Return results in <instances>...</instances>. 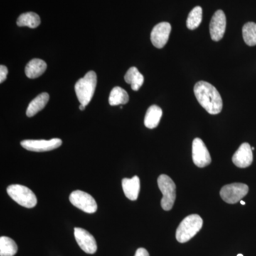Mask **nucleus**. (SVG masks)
<instances>
[{
  "instance_id": "1",
  "label": "nucleus",
  "mask_w": 256,
  "mask_h": 256,
  "mask_svg": "<svg viewBox=\"0 0 256 256\" xmlns=\"http://www.w3.org/2000/svg\"><path fill=\"white\" fill-rule=\"evenodd\" d=\"M195 97L200 105L210 114H217L223 108V100L217 89L210 82H198L194 88Z\"/></svg>"
},
{
  "instance_id": "2",
  "label": "nucleus",
  "mask_w": 256,
  "mask_h": 256,
  "mask_svg": "<svg viewBox=\"0 0 256 256\" xmlns=\"http://www.w3.org/2000/svg\"><path fill=\"white\" fill-rule=\"evenodd\" d=\"M203 226V220L200 216L192 214L184 218L176 232L178 242L184 244L191 240Z\"/></svg>"
},
{
  "instance_id": "3",
  "label": "nucleus",
  "mask_w": 256,
  "mask_h": 256,
  "mask_svg": "<svg viewBox=\"0 0 256 256\" xmlns=\"http://www.w3.org/2000/svg\"><path fill=\"white\" fill-rule=\"evenodd\" d=\"M97 84V76L94 72H89L84 78L79 79L75 86V92L79 102L86 106L92 100Z\"/></svg>"
},
{
  "instance_id": "4",
  "label": "nucleus",
  "mask_w": 256,
  "mask_h": 256,
  "mask_svg": "<svg viewBox=\"0 0 256 256\" xmlns=\"http://www.w3.org/2000/svg\"><path fill=\"white\" fill-rule=\"evenodd\" d=\"M9 196L20 206L31 208L36 206V195L30 188L21 184H12L6 190Z\"/></svg>"
},
{
  "instance_id": "5",
  "label": "nucleus",
  "mask_w": 256,
  "mask_h": 256,
  "mask_svg": "<svg viewBox=\"0 0 256 256\" xmlns=\"http://www.w3.org/2000/svg\"><path fill=\"white\" fill-rule=\"evenodd\" d=\"M158 186L162 194L161 206L164 210H170L176 200V185L173 180L166 174H161L158 178Z\"/></svg>"
},
{
  "instance_id": "6",
  "label": "nucleus",
  "mask_w": 256,
  "mask_h": 256,
  "mask_svg": "<svg viewBox=\"0 0 256 256\" xmlns=\"http://www.w3.org/2000/svg\"><path fill=\"white\" fill-rule=\"evenodd\" d=\"M248 191V186L245 184H230L222 188L220 191V196L224 202L230 204H234L242 201V198L246 196Z\"/></svg>"
},
{
  "instance_id": "7",
  "label": "nucleus",
  "mask_w": 256,
  "mask_h": 256,
  "mask_svg": "<svg viewBox=\"0 0 256 256\" xmlns=\"http://www.w3.org/2000/svg\"><path fill=\"white\" fill-rule=\"evenodd\" d=\"M69 200L74 206L86 213L94 214L97 210V203L94 197L80 190L72 192L69 196Z\"/></svg>"
},
{
  "instance_id": "8",
  "label": "nucleus",
  "mask_w": 256,
  "mask_h": 256,
  "mask_svg": "<svg viewBox=\"0 0 256 256\" xmlns=\"http://www.w3.org/2000/svg\"><path fill=\"white\" fill-rule=\"evenodd\" d=\"M62 144V140L60 138H53L50 140H26L21 142V146L28 151L42 152L53 150L60 148Z\"/></svg>"
},
{
  "instance_id": "9",
  "label": "nucleus",
  "mask_w": 256,
  "mask_h": 256,
  "mask_svg": "<svg viewBox=\"0 0 256 256\" xmlns=\"http://www.w3.org/2000/svg\"><path fill=\"white\" fill-rule=\"evenodd\" d=\"M192 158L198 168H205L212 162L210 152L200 138H195L192 143Z\"/></svg>"
},
{
  "instance_id": "10",
  "label": "nucleus",
  "mask_w": 256,
  "mask_h": 256,
  "mask_svg": "<svg viewBox=\"0 0 256 256\" xmlns=\"http://www.w3.org/2000/svg\"><path fill=\"white\" fill-rule=\"evenodd\" d=\"M226 28V18L222 10H217L212 16L210 25L212 40L218 42L222 40Z\"/></svg>"
},
{
  "instance_id": "11",
  "label": "nucleus",
  "mask_w": 256,
  "mask_h": 256,
  "mask_svg": "<svg viewBox=\"0 0 256 256\" xmlns=\"http://www.w3.org/2000/svg\"><path fill=\"white\" fill-rule=\"evenodd\" d=\"M74 236L79 246L84 252L94 254L97 250V244L94 236L82 228H74Z\"/></svg>"
},
{
  "instance_id": "12",
  "label": "nucleus",
  "mask_w": 256,
  "mask_h": 256,
  "mask_svg": "<svg viewBox=\"0 0 256 256\" xmlns=\"http://www.w3.org/2000/svg\"><path fill=\"white\" fill-rule=\"evenodd\" d=\"M171 24L168 22H160L156 24L151 32V42L156 48H163L169 40Z\"/></svg>"
},
{
  "instance_id": "13",
  "label": "nucleus",
  "mask_w": 256,
  "mask_h": 256,
  "mask_svg": "<svg viewBox=\"0 0 256 256\" xmlns=\"http://www.w3.org/2000/svg\"><path fill=\"white\" fill-rule=\"evenodd\" d=\"M254 160L252 146L247 142L242 143L239 146L232 158V161L239 168H246L250 166Z\"/></svg>"
},
{
  "instance_id": "14",
  "label": "nucleus",
  "mask_w": 256,
  "mask_h": 256,
  "mask_svg": "<svg viewBox=\"0 0 256 256\" xmlns=\"http://www.w3.org/2000/svg\"><path fill=\"white\" fill-rule=\"evenodd\" d=\"M122 190L124 195L128 200L136 201L139 196L140 191V181L138 176L132 178H124L122 181Z\"/></svg>"
},
{
  "instance_id": "15",
  "label": "nucleus",
  "mask_w": 256,
  "mask_h": 256,
  "mask_svg": "<svg viewBox=\"0 0 256 256\" xmlns=\"http://www.w3.org/2000/svg\"><path fill=\"white\" fill-rule=\"evenodd\" d=\"M46 62L38 58H34L26 66L25 74L28 78H36L46 72Z\"/></svg>"
},
{
  "instance_id": "16",
  "label": "nucleus",
  "mask_w": 256,
  "mask_h": 256,
  "mask_svg": "<svg viewBox=\"0 0 256 256\" xmlns=\"http://www.w3.org/2000/svg\"><path fill=\"white\" fill-rule=\"evenodd\" d=\"M50 100V95L47 92H42L30 102L26 110V116L31 118L43 110Z\"/></svg>"
},
{
  "instance_id": "17",
  "label": "nucleus",
  "mask_w": 256,
  "mask_h": 256,
  "mask_svg": "<svg viewBox=\"0 0 256 256\" xmlns=\"http://www.w3.org/2000/svg\"><path fill=\"white\" fill-rule=\"evenodd\" d=\"M162 116V110L161 108L156 105L150 106L146 110L144 117V126L149 129H154L159 124Z\"/></svg>"
},
{
  "instance_id": "18",
  "label": "nucleus",
  "mask_w": 256,
  "mask_h": 256,
  "mask_svg": "<svg viewBox=\"0 0 256 256\" xmlns=\"http://www.w3.org/2000/svg\"><path fill=\"white\" fill-rule=\"evenodd\" d=\"M124 80L127 84H130L133 90L138 92L144 82V76L136 67H131L124 75Z\"/></svg>"
},
{
  "instance_id": "19",
  "label": "nucleus",
  "mask_w": 256,
  "mask_h": 256,
  "mask_svg": "<svg viewBox=\"0 0 256 256\" xmlns=\"http://www.w3.org/2000/svg\"><path fill=\"white\" fill-rule=\"evenodd\" d=\"M41 24V18L40 16L34 12H26L22 14L16 20L18 26H28V28H38Z\"/></svg>"
},
{
  "instance_id": "20",
  "label": "nucleus",
  "mask_w": 256,
  "mask_h": 256,
  "mask_svg": "<svg viewBox=\"0 0 256 256\" xmlns=\"http://www.w3.org/2000/svg\"><path fill=\"white\" fill-rule=\"evenodd\" d=\"M129 101V96L124 88L119 86L114 87L111 90L109 96V104L110 106H116L124 105Z\"/></svg>"
},
{
  "instance_id": "21",
  "label": "nucleus",
  "mask_w": 256,
  "mask_h": 256,
  "mask_svg": "<svg viewBox=\"0 0 256 256\" xmlns=\"http://www.w3.org/2000/svg\"><path fill=\"white\" fill-rule=\"evenodd\" d=\"M18 247L14 240L6 236L0 238V256H14Z\"/></svg>"
},
{
  "instance_id": "22",
  "label": "nucleus",
  "mask_w": 256,
  "mask_h": 256,
  "mask_svg": "<svg viewBox=\"0 0 256 256\" xmlns=\"http://www.w3.org/2000/svg\"><path fill=\"white\" fill-rule=\"evenodd\" d=\"M242 37L244 42L249 46L256 45V23L248 22L242 28Z\"/></svg>"
},
{
  "instance_id": "23",
  "label": "nucleus",
  "mask_w": 256,
  "mask_h": 256,
  "mask_svg": "<svg viewBox=\"0 0 256 256\" xmlns=\"http://www.w3.org/2000/svg\"><path fill=\"white\" fill-rule=\"evenodd\" d=\"M202 8L200 6H196L190 12L186 20V26L188 30H194L198 28L202 21Z\"/></svg>"
},
{
  "instance_id": "24",
  "label": "nucleus",
  "mask_w": 256,
  "mask_h": 256,
  "mask_svg": "<svg viewBox=\"0 0 256 256\" xmlns=\"http://www.w3.org/2000/svg\"><path fill=\"white\" fill-rule=\"evenodd\" d=\"M8 69L4 65H1L0 66V82L2 84L6 80L8 76Z\"/></svg>"
},
{
  "instance_id": "25",
  "label": "nucleus",
  "mask_w": 256,
  "mask_h": 256,
  "mask_svg": "<svg viewBox=\"0 0 256 256\" xmlns=\"http://www.w3.org/2000/svg\"><path fill=\"white\" fill-rule=\"evenodd\" d=\"M134 256H150V254L146 248H140L138 249L137 252H136Z\"/></svg>"
},
{
  "instance_id": "26",
  "label": "nucleus",
  "mask_w": 256,
  "mask_h": 256,
  "mask_svg": "<svg viewBox=\"0 0 256 256\" xmlns=\"http://www.w3.org/2000/svg\"><path fill=\"white\" fill-rule=\"evenodd\" d=\"M79 108H80V110H84L86 108V106L82 105V104H80V107H79Z\"/></svg>"
},
{
  "instance_id": "27",
  "label": "nucleus",
  "mask_w": 256,
  "mask_h": 256,
  "mask_svg": "<svg viewBox=\"0 0 256 256\" xmlns=\"http://www.w3.org/2000/svg\"><path fill=\"white\" fill-rule=\"evenodd\" d=\"M240 204H242V205H245L246 203L244 202L240 201Z\"/></svg>"
},
{
  "instance_id": "28",
  "label": "nucleus",
  "mask_w": 256,
  "mask_h": 256,
  "mask_svg": "<svg viewBox=\"0 0 256 256\" xmlns=\"http://www.w3.org/2000/svg\"><path fill=\"white\" fill-rule=\"evenodd\" d=\"M237 256H244L242 255V254H238V255H237Z\"/></svg>"
}]
</instances>
